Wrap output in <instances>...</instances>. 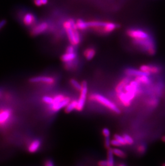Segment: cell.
<instances>
[{
    "label": "cell",
    "mask_w": 165,
    "mask_h": 166,
    "mask_svg": "<svg viewBox=\"0 0 165 166\" xmlns=\"http://www.w3.org/2000/svg\"><path fill=\"white\" fill-rule=\"evenodd\" d=\"M118 102L124 107H130L132 102L142 93L141 85L135 80L126 77L118 82L115 88Z\"/></svg>",
    "instance_id": "obj_1"
},
{
    "label": "cell",
    "mask_w": 165,
    "mask_h": 166,
    "mask_svg": "<svg viewBox=\"0 0 165 166\" xmlns=\"http://www.w3.org/2000/svg\"><path fill=\"white\" fill-rule=\"evenodd\" d=\"M89 99L91 101L97 102L98 103L102 105L113 113L116 114H119L121 113V110L120 108L115 103H114L112 100H110V99L101 94L98 93L91 94L89 96Z\"/></svg>",
    "instance_id": "obj_2"
},
{
    "label": "cell",
    "mask_w": 165,
    "mask_h": 166,
    "mask_svg": "<svg viewBox=\"0 0 165 166\" xmlns=\"http://www.w3.org/2000/svg\"><path fill=\"white\" fill-rule=\"evenodd\" d=\"M53 97V103L48 105V109L52 113H57L63 108H65L72 100L70 97L62 94H57Z\"/></svg>",
    "instance_id": "obj_3"
},
{
    "label": "cell",
    "mask_w": 165,
    "mask_h": 166,
    "mask_svg": "<svg viewBox=\"0 0 165 166\" xmlns=\"http://www.w3.org/2000/svg\"><path fill=\"white\" fill-rule=\"evenodd\" d=\"M133 44L145 50L149 55L156 53V46L151 37L145 39H133Z\"/></svg>",
    "instance_id": "obj_4"
},
{
    "label": "cell",
    "mask_w": 165,
    "mask_h": 166,
    "mask_svg": "<svg viewBox=\"0 0 165 166\" xmlns=\"http://www.w3.org/2000/svg\"><path fill=\"white\" fill-rule=\"evenodd\" d=\"M81 89L79 91V96L77 100V105L76 110L77 111H81L84 109L85 103L87 99L88 93V85L85 81L81 82Z\"/></svg>",
    "instance_id": "obj_5"
},
{
    "label": "cell",
    "mask_w": 165,
    "mask_h": 166,
    "mask_svg": "<svg viewBox=\"0 0 165 166\" xmlns=\"http://www.w3.org/2000/svg\"><path fill=\"white\" fill-rule=\"evenodd\" d=\"M13 116V110L9 108L0 109V126L6 125L10 122Z\"/></svg>",
    "instance_id": "obj_6"
},
{
    "label": "cell",
    "mask_w": 165,
    "mask_h": 166,
    "mask_svg": "<svg viewBox=\"0 0 165 166\" xmlns=\"http://www.w3.org/2000/svg\"><path fill=\"white\" fill-rule=\"evenodd\" d=\"M127 35L133 39H145L151 38L147 32L140 29H129L127 31Z\"/></svg>",
    "instance_id": "obj_7"
},
{
    "label": "cell",
    "mask_w": 165,
    "mask_h": 166,
    "mask_svg": "<svg viewBox=\"0 0 165 166\" xmlns=\"http://www.w3.org/2000/svg\"><path fill=\"white\" fill-rule=\"evenodd\" d=\"M68 36L69 41L71 45L74 46H77L81 42V37L77 30H75L72 28L66 30Z\"/></svg>",
    "instance_id": "obj_8"
},
{
    "label": "cell",
    "mask_w": 165,
    "mask_h": 166,
    "mask_svg": "<svg viewBox=\"0 0 165 166\" xmlns=\"http://www.w3.org/2000/svg\"><path fill=\"white\" fill-rule=\"evenodd\" d=\"M28 81L31 83H41L46 85H53L55 83L56 80L53 77L46 76H34L29 78Z\"/></svg>",
    "instance_id": "obj_9"
},
{
    "label": "cell",
    "mask_w": 165,
    "mask_h": 166,
    "mask_svg": "<svg viewBox=\"0 0 165 166\" xmlns=\"http://www.w3.org/2000/svg\"><path fill=\"white\" fill-rule=\"evenodd\" d=\"M49 27V24L46 22H42L35 25L33 28L32 29L31 34L32 36H37L41 35L47 31Z\"/></svg>",
    "instance_id": "obj_10"
},
{
    "label": "cell",
    "mask_w": 165,
    "mask_h": 166,
    "mask_svg": "<svg viewBox=\"0 0 165 166\" xmlns=\"http://www.w3.org/2000/svg\"><path fill=\"white\" fill-rule=\"evenodd\" d=\"M41 146V141L39 139H34L32 140L28 146V150L30 153L37 152Z\"/></svg>",
    "instance_id": "obj_11"
},
{
    "label": "cell",
    "mask_w": 165,
    "mask_h": 166,
    "mask_svg": "<svg viewBox=\"0 0 165 166\" xmlns=\"http://www.w3.org/2000/svg\"><path fill=\"white\" fill-rule=\"evenodd\" d=\"M125 75H127V76H128L129 78H136L138 76H143V75H149V74H147L146 73L144 72L142 70L137 69H135V68H128L125 70Z\"/></svg>",
    "instance_id": "obj_12"
},
{
    "label": "cell",
    "mask_w": 165,
    "mask_h": 166,
    "mask_svg": "<svg viewBox=\"0 0 165 166\" xmlns=\"http://www.w3.org/2000/svg\"><path fill=\"white\" fill-rule=\"evenodd\" d=\"M140 69L149 75L151 74H158L160 71V68L158 66L151 65H143L140 66Z\"/></svg>",
    "instance_id": "obj_13"
},
{
    "label": "cell",
    "mask_w": 165,
    "mask_h": 166,
    "mask_svg": "<svg viewBox=\"0 0 165 166\" xmlns=\"http://www.w3.org/2000/svg\"><path fill=\"white\" fill-rule=\"evenodd\" d=\"M37 17L31 13H26L23 17V23L26 26H31L37 22Z\"/></svg>",
    "instance_id": "obj_14"
},
{
    "label": "cell",
    "mask_w": 165,
    "mask_h": 166,
    "mask_svg": "<svg viewBox=\"0 0 165 166\" xmlns=\"http://www.w3.org/2000/svg\"><path fill=\"white\" fill-rule=\"evenodd\" d=\"M77 55L76 52H72V53L66 52L61 56V60L63 63H65L75 61L76 60H77Z\"/></svg>",
    "instance_id": "obj_15"
},
{
    "label": "cell",
    "mask_w": 165,
    "mask_h": 166,
    "mask_svg": "<svg viewBox=\"0 0 165 166\" xmlns=\"http://www.w3.org/2000/svg\"><path fill=\"white\" fill-rule=\"evenodd\" d=\"M117 25L112 23V22H106V24L103 26V28H100L99 31L98 32H100L101 33H110L113 31L114 30H115L116 28H117Z\"/></svg>",
    "instance_id": "obj_16"
},
{
    "label": "cell",
    "mask_w": 165,
    "mask_h": 166,
    "mask_svg": "<svg viewBox=\"0 0 165 166\" xmlns=\"http://www.w3.org/2000/svg\"><path fill=\"white\" fill-rule=\"evenodd\" d=\"M96 50L92 47H89L85 49L83 52L84 56L86 59L87 60H91L93 59L94 57L96 56Z\"/></svg>",
    "instance_id": "obj_17"
},
{
    "label": "cell",
    "mask_w": 165,
    "mask_h": 166,
    "mask_svg": "<svg viewBox=\"0 0 165 166\" xmlns=\"http://www.w3.org/2000/svg\"><path fill=\"white\" fill-rule=\"evenodd\" d=\"M149 75H143L135 78V79L140 85H149L151 83V80Z\"/></svg>",
    "instance_id": "obj_18"
},
{
    "label": "cell",
    "mask_w": 165,
    "mask_h": 166,
    "mask_svg": "<svg viewBox=\"0 0 165 166\" xmlns=\"http://www.w3.org/2000/svg\"><path fill=\"white\" fill-rule=\"evenodd\" d=\"M77 105V100H72L64 108V111L67 113H72L74 110L76 109Z\"/></svg>",
    "instance_id": "obj_19"
},
{
    "label": "cell",
    "mask_w": 165,
    "mask_h": 166,
    "mask_svg": "<svg viewBox=\"0 0 165 166\" xmlns=\"http://www.w3.org/2000/svg\"><path fill=\"white\" fill-rule=\"evenodd\" d=\"M114 154L113 152V149L112 148H109L108 149L107 151V161L108 163V166H114Z\"/></svg>",
    "instance_id": "obj_20"
},
{
    "label": "cell",
    "mask_w": 165,
    "mask_h": 166,
    "mask_svg": "<svg viewBox=\"0 0 165 166\" xmlns=\"http://www.w3.org/2000/svg\"><path fill=\"white\" fill-rule=\"evenodd\" d=\"M78 61L77 60L73 61L72 62L65 63H64V68L67 71H72L77 68L78 67Z\"/></svg>",
    "instance_id": "obj_21"
},
{
    "label": "cell",
    "mask_w": 165,
    "mask_h": 166,
    "mask_svg": "<svg viewBox=\"0 0 165 166\" xmlns=\"http://www.w3.org/2000/svg\"><path fill=\"white\" fill-rule=\"evenodd\" d=\"M76 24L77 28L80 30H84L89 28L87 22H85L82 19H78L77 22H76Z\"/></svg>",
    "instance_id": "obj_22"
},
{
    "label": "cell",
    "mask_w": 165,
    "mask_h": 166,
    "mask_svg": "<svg viewBox=\"0 0 165 166\" xmlns=\"http://www.w3.org/2000/svg\"><path fill=\"white\" fill-rule=\"evenodd\" d=\"M70 83L72 85V87L75 89L77 91H81V83H79V82L75 78H72L70 80Z\"/></svg>",
    "instance_id": "obj_23"
},
{
    "label": "cell",
    "mask_w": 165,
    "mask_h": 166,
    "mask_svg": "<svg viewBox=\"0 0 165 166\" xmlns=\"http://www.w3.org/2000/svg\"><path fill=\"white\" fill-rule=\"evenodd\" d=\"M112 149L113 153L114 154V155H115L116 157H118L122 158V159L125 158L126 157L125 153L123 150H121L118 147L114 148Z\"/></svg>",
    "instance_id": "obj_24"
},
{
    "label": "cell",
    "mask_w": 165,
    "mask_h": 166,
    "mask_svg": "<svg viewBox=\"0 0 165 166\" xmlns=\"http://www.w3.org/2000/svg\"><path fill=\"white\" fill-rule=\"evenodd\" d=\"M42 100L44 103L50 105L53 103L54 101V97L49 95H45L42 98Z\"/></svg>",
    "instance_id": "obj_25"
},
{
    "label": "cell",
    "mask_w": 165,
    "mask_h": 166,
    "mask_svg": "<svg viewBox=\"0 0 165 166\" xmlns=\"http://www.w3.org/2000/svg\"><path fill=\"white\" fill-rule=\"evenodd\" d=\"M123 136L125 138V141L127 142V144L128 145H131L134 144V139L132 138V137H131L130 135L127 134V133H125L123 135Z\"/></svg>",
    "instance_id": "obj_26"
},
{
    "label": "cell",
    "mask_w": 165,
    "mask_h": 166,
    "mask_svg": "<svg viewBox=\"0 0 165 166\" xmlns=\"http://www.w3.org/2000/svg\"><path fill=\"white\" fill-rule=\"evenodd\" d=\"M114 138H115L116 139H117L118 141H120L122 146H125V145H127L123 135H118V134H115L114 136Z\"/></svg>",
    "instance_id": "obj_27"
},
{
    "label": "cell",
    "mask_w": 165,
    "mask_h": 166,
    "mask_svg": "<svg viewBox=\"0 0 165 166\" xmlns=\"http://www.w3.org/2000/svg\"><path fill=\"white\" fill-rule=\"evenodd\" d=\"M147 103L149 107H152V108L156 107L158 104V100L156 98H152L149 100Z\"/></svg>",
    "instance_id": "obj_28"
},
{
    "label": "cell",
    "mask_w": 165,
    "mask_h": 166,
    "mask_svg": "<svg viewBox=\"0 0 165 166\" xmlns=\"http://www.w3.org/2000/svg\"><path fill=\"white\" fill-rule=\"evenodd\" d=\"M147 150V147L144 144L139 145L137 146V150L138 153L143 154L146 152Z\"/></svg>",
    "instance_id": "obj_29"
},
{
    "label": "cell",
    "mask_w": 165,
    "mask_h": 166,
    "mask_svg": "<svg viewBox=\"0 0 165 166\" xmlns=\"http://www.w3.org/2000/svg\"><path fill=\"white\" fill-rule=\"evenodd\" d=\"M111 146H114L115 147H118L122 146V145L120 143V142L114 138L111 140Z\"/></svg>",
    "instance_id": "obj_30"
},
{
    "label": "cell",
    "mask_w": 165,
    "mask_h": 166,
    "mask_svg": "<svg viewBox=\"0 0 165 166\" xmlns=\"http://www.w3.org/2000/svg\"><path fill=\"white\" fill-rule=\"evenodd\" d=\"M105 141H104V145L106 149H109L111 146V140L110 137H106L105 138Z\"/></svg>",
    "instance_id": "obj_31"
},
{
    "label": "cell",
    "mask_w": 165,
    "mask_h": 166,
    "mask_svg": "<svg viewBox=\"0 0 165 166\" xmlns=\"http://www.w3.org/2000/svg\"><path fill=\"white\" fill-rule=\"evenodd\" d=\"M102 134H103V137L105 138H106V137H110V130L108 128H105L103 129L102 130Z\"/></svg>",
    "instance_id": "obj_32"
},
{
    "label": "cell",
    "mask_w": 165,
    "mask_h": 166,
    "mask_svg": "<svg viewBox=\"0 0 165 166\" xmlns=\"http://www.w3.org/2000/svg\"><path fill=\"white\" fill-rule=\"evenodd\" d=\"M44 165L45 166H54L55 163L51 159H46L44 161Z\"/></svg>",
    "instance_id": "obj_33"
},
{
    "label": "cell",
    "mask_w": 165,
    "mask_h": 166,
    "mask_svg": "<svg viewBox=\"0 0 165 166\" xmlns=\"http://www.w3.org/2000/svg\"><path fill=\"white\" fill-rule=\"evenodd\" d=\"M66 52H69V53L75 52V46L72 45L68 46L66 48Z\"/></svg>",
    "instance_id": "obj_34"
},
{
    "label": "cell",
    "mask_w": 165,
    "mask_h": 166,
    "mask_svg": "<svg viewBox=\"0 0 165 166\" xmlns=\"http://www.w3.org/2000/svg\"><path fill=\"white\" fill-rule=\"evenodd\" d=\"M98 166H108V163L107 160H103L99 161L98 162Z\"/></svg>",
    "instance_id": "obj_35"
},
{
    "label": "cell",
    "mask_w": 165,
    "mask_h": 166,
    "mask_svg": "<svg viewBox=\"0 0 165 166\" xmlns=\"http://www.w3.org/2000/svg\"><path fill=\"white\" fill-rule=\"evenodd\" d=\"M6 19H2L0 21V30L6 25Z\"/></svg>",
    "instance_id": "obj_36"
},
{
    "label": "cell",
    "mask_w": 165,
    "mask_h": 166,
    "mask_svg": "<svg viewBox=\"0 0 165 166\" xmlns=\"http://www.w3.org/2000/svg\"><path fill=\"white\" fill-rule=\"evenodd\" d=\"M34 4L37 6H42L41 0H33Z\"/></svg>",
    "instance_id": "obj_37"
},
{
    "label": "cell",
    "mask_w": 165,
    "mask_h": 166,
    "mask_svg": "<svg viewBox=\"0 0 165 166\" xmlns=\"http://www.w3.org/2000/svg\"><path fill=\"white\" fill-rule=\"evenodd\" d=\"M48 2V0H41V2L42 5H46L47 4Z\"/></svg>",
    "instance_id": "obj_38"
},
{
    "label": "cell",
    "mask_w": 165,
    "mask_h": 166,
    "mask_svg": "<svg viewBox=\"0 0 165 166\" xmlns=\"http://www.w3.org/2000/svg\"><path fill=\"white\" fill-rule=\"evenodd\" d=\"M162 141H164V142H165V136H164V137H162Z\"/></svg>",
    "instance_id": "obj_39"
},
{
    "label": "cell",
    "mask_w": 165,
    "mask_h": 166,
    "mask_svg": "<svg viewBox=\"0 0 165 166\" xmlns=\"http://www.w3.org/2000/svg\"><path fill=\"white\" fill-rule=\"evenodd\" d=\"M2 95V90L0 89V98H1Z\"/></svg>",
    "instance_id": "obj_40"
},
{
    "label": "cell",
    "mask_w": 165,
    "mask_h": 166,
    "mask_svg": "<svg viewBox=\"0 0 165 166\" xmlns=\"http://www.w3.org/2000/svg\"><path fill=\"white\" fill-rule=\"evenodd\" d=\"M118 166H125V164H123V163H120V164H119V165H118Z\"/></svg>",
    "instance_id": "obj_41"
},
{
    "label": "cell",
    "mask_w": 165,
    "mask_h": 166,
    "mask_svg": "<svg viewBox=\"0 0 165 166\" xmlns=\"http://www.w3.org/2000/svg\"><path fill=\"white\" fill-rule=\"evenodd\" d=\"M163 166H165V163H164V164L163 165Z\"/></svg>",
    "instance_id": "obj_42"
}]
</instances>
